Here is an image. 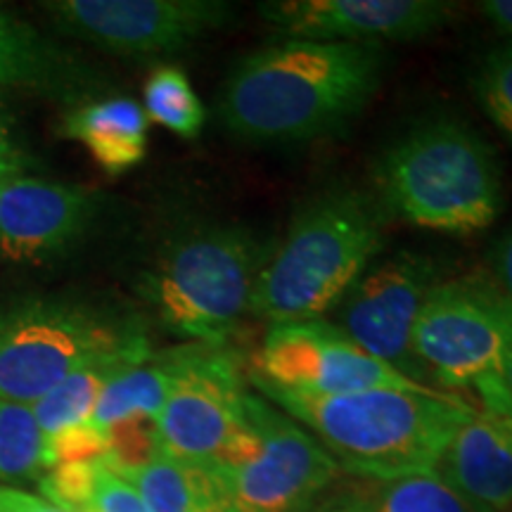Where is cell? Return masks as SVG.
Returning a JSON list of instances; mask_svg holds the SVG:
<instances>
[{"instance_id":"obj_1","label":"cell","mask_w":512,"mask_h":512,"mask_svg":"<svg viewBox=\"0 0 512 512\" xmlns=\"http://www.w3.org/2000/svg\"><path fill=\"white\" fill-rule=\"evenodd\" d=\"M380 46L287 38L230 69L219 119L230 136L256 147L330 136L363 112L382 81Z\"/></svg>"},{"instance_id":"obj_2","label":"cell","mask_w":512,"mask_h":512,"mask_svg":"<svg viewBox=\"0 0 512 512\" xmlns=\"http://www.w3.org/2000/svg\"><path fill=\"white\" fill-rule=\"evenodd\" d=\"M252 384L318 439L342 475L361 479L432 472L453 432L475 413L460 396L427 387L313 396Z\"/></svg>"},{"instance_id":"obj_3","label":"cell","mask_w":512,"mask_h":512,"mask_svg":"<svg viewBox=\"0 0 512 512\" xmlns=\"http://www.w3.org/2000/svg\"><path fill=\"white\" fill-rule=\"evenodd\" d=\"M375 188L387 216L434 233H479L503 207L494 147L451 117L425 119L396 138L377 159Z\"/></svg>"},{"instance_id":"obj_4","label":"cell","mask_w":512,"mask_h":512,"mask_svg":"<svg viewBox=\"0 0 512 512\" xmlns=\"http://www.w3.org/2000/svg\"><path fill=\"white\" fill-rule=\"evenodd\" d=\"M387 211L361 190L306 202L254 287L249 313L273 323L335 311L384 245Z\"/></svg>"},{"instance_id":"obj_5","label":"cell","mask_w":512,"mask_h":512,"mask_svg":"<svg viewBox=\"0 0 512 512\" xmlns=\"http://www.w3.org/2000/svg\"><path fill=\"white\" fill-rule=\"evenodd\" d=\"M275 249L245 226H204L171 242L145 275V299L171 335L226 344L249 316L254 287Z\"/></svg>"},{"instance_id":"obj_6","label":"cell","mask_w":512,"mask_h":512,"mask_svg":"<svg viewBox=\"0 0 512 512\" xmlns=\"http://www.w3.org/2000/svg\"><path fill=\"white\" fill-rule=\"evenodd\" d=\"M143 335L76 299L29 297L0 306V399L34 406L62 380Z\"/></svg>"},{"instance_id":"obj_7","label":"cell","mask_w":512,"mask_h":512,"mask_svg":"<svg viewBox=\"0 0 512 512\" xmlns=\"http://www.w3.org/2000/svg\"><path fill=\"white\" fill-rule=\"evenodd\" d=\"M512 342V304L498 283L467 275L439 280L413 328L415 368L448 389L496 375Z\"/></svg>"},{"instance_id":"obj_8","label":"cell","mask_w":512,"mask_h":512,"mask_svg":"<svg viewBox=\"0 0 512 512\" xmlns=\"http://www.w3.org/2000/svg\"><path fill=\"white\" fill-rule=\"evenodd\" d=\"M166 356L174 380L155 420L162 456L214 463L247 427L240 358L228 344H185Z\"/></svg>"},{"instance_id":"obj_9","label":"cell","mask_w":512,"mask_h":512,"mask_svg":"<svg viewBox=\"0 0 512 512\" xmlns=\"http://www.w3.org/2000/svg\"><path fill=\"white\" fill-rule=\"evenodd\" d=\"M247 418L259 434V448L245 463L216 467L228 512H306L342 477L330 453L290 415L247 392Z\"/></svg>"},{"instance_id":"obj_10","label":"cell","mask_w":512,"mask_h":512,"mask_svg":"<svg viewBox=\"0 0 512 512\" xmlns=\"http://www.w3.org/2000/svg\"><path fill=\"white\" fill-rule=\"evenodd\" d=\"M41 8L60 34L124 57L178 53L235 17L223 0H53Z\"/></svg>"},{"instance_id":"obj_11","label":"cell","mask_w":512,"mask_h":512,"mask_svg":"<svg viewBox=\"0 0 512 512\" xmlns=\"http://www.w3.org/2000/svg\"><path fill=\"white\" fill-rule=\"evenodd\" d=\"M249 380L313 396L422 387L320 318L273 323L254 356Z\"/></svg>"},{"instance_id":"obj_12","label":"cell","mask_w":512,"mask_h":512,"mask_svg":"<svg viewBox=\"0 0 512 512\" xmlns=\"http://www.w3.org/2000/svg\"><path fill=\"white\" fill-rule=\"evenodd\" d=\"M430 256L399 252L368 268L337 304L335 325L370 356L406 377L415 373L413 328L427 294L439 283ZM413 380V377H411Z\"/></svg>"},{"instance_id":"obj_13","label":"cell","mask_w":512,"mask_h":512,"mask_svg":"<svg viewBox=\"0 0 512 512\" xmlns=\"http://www.w3.org/2000/svg\"><path fill=\"white\" fill-rule=\"evenodd\" d=\"M456 5L441 0H273L259 15L287 38L380 46L437 34Z\"/></svg>"},{"instance_id":"obj_14","label":"cell","mask_w":512,"mask_h":512,"mask_svg":"<svg viewBox=\"0 0 512 512\" xmlns=\"http://www.w3.org/2000/svg\"><path fill=\"white\" fill-rule=\"evenodd\" d=\"M98 195L79 185L15 176L0 181V256L43 264L69 252L98 216Z\"/></svg>"},{"instance_id":"obj_15","label":"cell","mask_w":512,"mask_h":512,"mask_svg":"<svg viewBox=\"0 0 512 512\" xmlns=\"http://www.w3.org/2000/svg\"><path fill=\"white\" fill-rule=\"evenodd\" d=\"M434 475L477 512L512 508V430L491 413L477 411L453 432Z\"/></svg>"},{"instance_id":"obj_16","label":"cell","mask_w":512,"mask_h":512,"mask_svg":"<svg viewBox=\"0 0 512 512\" xmlns=\"http://www.w3.org/2000/svg\"><path fill=\"white\" fill-rule=\"evenodd\" d=\"M0 86L79 102L100 93L105 81L79 55L38 34L12 12L0 10Z\"/></svg>"},{"instance_id":"obj_17","label":"cell","mask_w":512,"mask_h":512,"mask_svg":"<svg viewBox=\"0 0 512 512\" xmlns=\"http://www.w3.org/2000/svg\"><path fill=\"white\" fill-rule=\"evenodd\" d=\"M306 512H477L446 482L425 472L396 479L339 477Z\"/></svg>"},{"instance_id":"obj_18","label":"cell","mask_w":512,"mask_h":512,"mask_svg":"<svg viewBox=\"0 0 512 512\" xmlns=\"http://www.w3.org/2000/svg\"><path fill=\"white\" fill-rule=\"evenodd\" d=\"M147 124L143 105L136 100L105 98L67 112L62 133L86 147L100 169L119 176L145 159Z\"/></svg>"},{"instance_id":"obj_19","label":"cell","mask_w":512,"mask_h":512,"mask_svg":"<svg viewBox=\"0 0 512 512\" xmlns=\"http://www.w3.org/2000/svg\"><path fill=\"white\" fill-rule=\"evenodd\" d=\"M147 354H152V349L147 344V337L140 335L133 342H128L126 347L95 358L88 366L79 368L67 380L57 384L53 392L34 403L31 411H34L46 441L57 437V434L88 425L95 403H98L105 384L112 380V375L119 373L128 363L145 358Z\"/></svg>"},{"instance_id":"obj_20","label":"cell","mask_w":512,"mask_h":512,"mask_svg":"<svg viewBox=\"0 0 512 512\" xmlns=\"http://www.w3.org/2000/svg\"><path fill=\"white\" fill-rule=\"evenodd\" d=\"M119 477L136 486L147 512H228L219 477L209 465L157 456Z\"/></svg>"},{"instance_id":"obj_21","label":"cell","mask_w":512,"mask_h":512,"mask_svg":"<svg viewBox=\"0 0 512 512\" xmlns=\"http://www.w3.org/2000/svg\"><path fill=\"white\" fill-rule=\"evenodd\" d=\"M171 380H174V370H171L166 351H159V354L152 351L145 358L128 363L105 384L88 425L107 434L112 427L133 418L157 420L169 396Z\"/></svg>"},{"instance_id":"obj_22","label":"cell","mask_w":512,"mask_h":512,"mask_svg":"<svg viewBox=\"0 0 512 512\" xmlns=\"http://www.w3.org/2000/svg\"><path fill=\"white\" fill-rule=\"evenodd\" d=\"M145 117L147 121L169 128L181 138H197L202 133L207 112L202 100L192 91L188 76L178 67L162 64L145 81Z\"/></svg>"},{"instance_id":"obj_23","label":"cell","mask_w":512,"mask_h":512,"mask_svg":"<svg viewBox=\"0 0 512 512\" xmlns=\"http://www.w3.org/2000/svg\"><path fill=\"white\" fill-rule=\"evenodd\" d=\"M46 470V437L31 406L0 399V482L36 479Z\"/></svg>"},{"instance_id":"obj_24","label":"cell","mask_w":512,"mask_h":512,"mask_svg":"<svg viewBox=\"0 0 512 512\" xmlns=\"http://www.w3.org/2000/svg\"><path fill=\"white\" fill-rule=\"evenodd\" d=\"M477 102L512 145V41L491 48L472 76Z\"/></svg>"},{"instance_id":"obj_25","label":"cell","mask_w":512,"mask_h":512,"mask_svg":"<svg viewBox=\"0 0 512 512\" xmlns=\"http://www.w3.org/2000/svg\"><path fill=\"white\" fill-rule=\"evenodd\" d=\"M88 512H147L136 486L100 463Z\"/></svg>"},{"instance_id":"obj_26","label":"cell","mask_w":512,"mask_h":512,"mask_svg":"<svg viewBox=\"0 0 512 512\" xmlns=\"http://www.w3.org/2000/svg\"><path fill=\"white\" fill-rule=\"evenodd\" d=\"M475 387L484 401V411L505 422L512 430V342L508 354L503 358L501 370L496 375L479 380Z\"/></svg>"},{"instance_id":"obj_27","label":"cell","mask_w":512,"mask_h":512,"mask_svg":"<svg viewBox=\"0 0 512 512\" xmlns=\"http://www.w3.org/2000/svg\"><path fill=\"white\" fill-rule=\"evenodd\" d=\"M24 169H27V157L19 150L10 117L5 112L3 100H0V181L19 176Z\"/></svg>"},{"instance_id":"obj_28","label":"cell","mask_w":512,"mask_h":512,"mask_svg":"<svg viewBox=\"0 0 512 512\" xmlns=\"http://www.w3.org/2000/svg\"><path fill=\"white\" fill-rule=\"evenodd\" d=\"M0 512H67L57 508L43 496L27 494L22 489L12 486H0Z\"/></svg>"},{"instance_id":"obj_29","label":"cell","mask_w":512,"mask_h":512,"mask_svg":"<svg viewBox=\"0 0 512 512\" xmlns=\"http://www.w3.org/2000/svg\"><path fill=\"white\" fill-rule=\"evenodd\" d=\"M496 273H498V287H501L503 294L512 304V230L505 235L503 242L496 249Z\"/></svg>"},{"instance_id":"obj_30","label":"cell","mask_w":512,"mask_h":512,"mask_svg":"<svg viewBox=\"0 0 512 512\" xmlns=\"http://www.w3.org/2000/svg\"><path fill=\"white\" fill-rule=\"evenodd\" d=\"M482 15L505 36H512V0H484Z\"/></svg>"}]
</instances>
